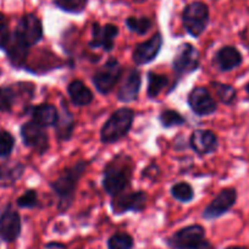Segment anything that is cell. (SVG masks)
I'll return each instance as SVG.
<instances>
[{
	"label": "cell",
	"instance_id": "obj_1",
	"mask_svg": "<svg viewBox=\"0 0 249 249\" xmlns=\"http://www.w3.org/2000/svg\"><path fill=\"white\" fill-rule=\"evenodd\" d=\"M135 165L127 155H117L107 165L103 177V187L110 196L121 195L124 188L130 186Z\"/></svg>",
	"mask_w": 249,
	"mask_h": 249
},
{
	"label": "cell",
	"instance_id": "obj_2",
	"mask_svg": "<svg viewBox=\"0 0 249 249\" xmlns=\"http://www.w3.org/2000/svg\"><path fill=\"white\" fill-rule=\"evenodd\" d=\"M86 167H87L86 162H77L73 166L64 170V172L57 177L56 181L52 183L53 191L59 198L60 212L68 210L70 205L72 204L76 187H77V183L82 177L83 172L86 171Z\"/></svg>",
	"mask_w": 249,
	"mask_h": 249
},
{
	"label": "cell",
	"instance_id": "obj_3",
	"mask_svg": "<svg viewBox=\"0 0 249 249\" xmlns=\"http://www.w3.org/2000/svg\"><path fill=\"white\" fill-rule=\"evenodd\" d=\"M133 116H135L133 111L127 107L116 110L102 127L100 131L102 142L104 144H110L124 138L131 130Z\"/></svg>",
	"mask_w": 249,
	"mask_h": 249
},
{
	"label": "cell",
	"instance_id": "obj_4",
	"mask_svg": "<svg viewBox=\"0 0 249 249\" xmlns=\"http://www.w3.org/2000/svg\"><path fill=\"white\" fill-rule=\"evenodd\" d=\"M172 249H213L205 239V230L200 225H191L175 232L166 241Z\"/></svg>",
	"mask_w": 249,
	"mask_h": 249
},
{
	"label": "cell",
	"instance_id": "obj_5",
	"mask_svg": "<svg viewBox=\"0 0 249 249\" xmlns=\"http://www.w3.org/2000/svg\"><path fill=\"white\" fill-rule=\"evenodd\" d=\"M182 22L191 36L196 38L199 37L209 22V9L200 1L191 3L182 14Z\"/></svg>",
	"mask_w": 249,
	"mask_h": 249
},
{
	"label": "cell",
	"instance_id": "obj_6",
	"mask_svg": "<svg viewBox=\"0 0 249 249\" xmlns=\"http://www.w3.org/2000/svg\"><path fill=\"white\" fill-rule=\"evenodd\" d=\"M121 72V65L116 59L107 60L93 77V83L97 87L98 92L102 94H107L111 92L119 82Z\"/></svg>",
	"mask_w": 249,
	"mask_h": 249
},
{
	"label": "cell",
	"instance_id": "obj_7",
	"mask_svg": "<svg viewBox=\"0 0 249 249\" xmlns=\"http://www.w3.org/2000/svg\"><path fill=\"white\" fill-rule=\"evenodd\" d=\"M15 36L21 43L26 45V47H32V45L37 44L43 37V26L39 18L37 16L28 14V15L23 16L18 23L16 27Z\"/></svg>",
	"mask_w": 249,
	"mask_h": 249
},
{
	"label": "cell",
	"instance_id": "obj_8",
	"mask_svg": "<svg viewBox=\"0 0 249 249\" xmlns=\"http://www.w3.org/2000/svg\"><path fill=\"white\" fill-rule=\"evenodd\" d=\"M199 65V52L190 43L179 45L172 61V68L178 76L196 71Z\"/></svg>",
	"mask_w": 249,
	"mask_h": 249
},
{
	"label": "cell",
	"instance_id": "obj_9",
	"mask_svg": "<svg viewBox=\"0 0 249 249\" xmlns=\"http://www.w3.org/2000/svg\"><path fill=\"white\" fill-rule=\"evenodd\" d=\"M236 190H233V188L222 190L221 192L210 202V204L205 208V210L203 212V217L207 220L217 219V217L224 215L225 213H227L232 207H233V204L236 203Z\"/></svg>",
	"mask_w": 249,
	"mask_h": 249
},
{
	"label": "cell",
	"instance_id": "obj_10",
	"mask_svg": "<svg viewBox=\"0 0 249 249\" xmlns=\"http://www.w3.org/2000/svg\"><path fill=\"white\" fill-rule=\"evenodd\" d=\"M21 137L23 143L27 147L33 148L39 154L47 152L48 147V135L44 131V127L36 124L35 121H30L21 127Z\"/></svg>",
	"mask_w": 249,
	"mask_h": 249
},
{
	"label": "cell",
	"instance_id": "obj_11",
	"mask_svg": "<svg viewBox=\"0 0 249 249\" xmlns=\"http://www.w3.org/2000/svg\"><path fill=\"white\" fill-rule=\"evenodd\" d=\"M188 105L198 116H208L216 110V103L204 87H197L190 93Z\"/></svg>",
	"mask_w": 249,
	"mask_h": 249
},
{
	"label": "cell",
	"instance_id": "obj_12",
	"mask_svg": "<svg viewBox=\"0 0 249 249\" xmlns=\"http://www.w3.org/2000/svg\"><path fill=\"white\" fill-rule=\"evenodd\" d=\"M147 195L144 192H133L128 195L116 196L111 203L114 214H124L127 212H142L147 203Z\"/></svg>",
	"mask_w": 249,
	"mask_h": 249
},
{
	"label": "cell",
	"instance_id": "obj_13",
	"mask_svg": "<svg viewBox=\"0 0 249 249\" xmlns=\"http://www.w3.org/2000/svg\"><path fill=\"white\" fill-rule=\"evenodd\" d=\"M117 35H119L117 26L111 25V23L105 26L94 23L92 28L93 38L89 42V45L92 48H103L105 52H110L114 48V40Z\"/></svg>",
	"mask_w": 249,
	"mask_h": 249
},
{
	"label": "cell",
	"instance_id": "obj_14",
	"mask_svg": "<svg viewBox=\"0 0 249 249\" xmlns=\"http://www.w3.org/2000/svg\"><path fill=\"white\" fill-rule=\"evenodd\" d=\"M21 233V217L15 210L8 209L0 214V237L5 242H14Z\"/></svg>",
	"mask_w": 249,
	"mask_h": 249
},
{
	"label": "cell",
	"instance_id": "obj_15",
	"mask_svg": "<svg viewBox=\"0 0 249 249\" xmlns=\"http://www.w3.org/2000/svg\"><path fill=\"white\" fill-rule=\"evenodd\" d=\"M162 45V37L160 33H157L154 37L148 39L147 42L141 43L133 52V61L137 65H143L148 62L153 61L159 54Z\"/></svg>",
	"mask_w": 249,
	"mask_h": 249
},
{
	"label": "cell",
	"instance_id": "obj_16",
	"mask_svg": "<svg viewBox=\"0 0 249 249\" xmlns=\"http://www.w3.org/2000/svg\"><path fill=\"white\" fill-rule=\"evenodd\" d=\"M191 147L197 154L205 155L215 152L217 148V138L209 130H197L191 136Z\"/></svg>",
	"mask_w": 249,
	"mask_h": 249
},
{
	"label": "cell",
	"instance_id": "obj_17",
	"mask_svg": "<svg viewBox=\"0 0 249 249\" xmlns=\"http://www.w3.org/2000/svg\"><path fill=\"white\" fill-rule=\"evenodd\" d=\"M141 83H142V78H141L140 71L131 70L122 82L119 92H117V98H119L120 102H133L137 98L138 92L141 89Z\"/></svg>",
	"mask_w": 249,
	"mask_h": 249
},
{
	"label": "cell",
	"instance_id": "obj_18",
	"mask_svg": "<svg viewBox=\"0 0 249 249\" xmlns=\"http://www.w3.org/2000/svg\"><path fill=\"white\" fill-rule=\"evenodd\" d=\"M31 116H32V121L44 128L55 126L59 119L56 107L52 104H40L35 107L31 110Z\"/></svg>",
	"mask_w": 249,
	"mask_h": 249
},
{
	"label": "cell",
	"instance_id": "obj_19",
	"mask_svg": "<svg viewBox=\"0 0 249 249\" xmlns=\"http://www.w3.org/2000/svg\"><path fill=\"white\" fill-rule=\"evenodd\" d=\"M242 62V55L234 47L227 45L216 54V64L221 71H231L238 68Z\"/></svg>",
	"mask_w": 249,
	"mask_h": 249
},
{
	"label": "cell",
	"instance_id": "obj_20",
	"mask_svg": "<svg viewBox=\"0 0 249 249\" xmlns=\"http://www.w3.org/2000/svg\"><path fill=\"white\" fill-rule=\"evenodd\" d=\"M71 100L77 107H86L93 102V93L82 81H72L68 87Z\"/></svg>",
	"mask_w": 249,
	"mask_h": 249
},
{
	"label": "cell",
	"instance_id": "obj_21",
	"mask_svg": "<svg viewBox=\"0 0 249 249\" xmlns=\"http://www.w3.org/2000/svg\"><path fill=\"white\" fill-rule=\"evenodd\" d=\"M6 54H8L9 60L16 68H20L23 65L26 57L28 54V47H26L23 43H21L18 38L14 36L6 44Z\"/></svg>",
	"mask_w": 249,
	"mask_h": 249
},
{
	"label": "cell",
	"instance_id": "obj_22",
	"mask_svg": "<svg viewBox=\"0 0 249 249\" xmlns=\"http://www.w3.org/2000/svg\"><path fill=\"white\" fill-rule=\"evenodd\" d=\"M23 166L20 162H3L0 164V186L13 184L21 177Z\"/></svg>",
	"mask_w": 249,
	"mask_h": 249
},
{
	"label": "cell",
	"instance_id": "obj_23",
	"mask_svg": "<svg viewBox=\"0 0 249 249\" xmlns=\"http://www.w3.org/2000/svg\"><path fill=\"white\" fill-rule=\"evenodd\" d=\"M62 115L56 122V135L60 140H69L73 130V119L65 107H62Z\"/></svg>",
	"mask_w": 249,
	"mask_h": 249
},
{
	"label": "cell",
	"instance_id": "obj_24",
	"mask_svg": "<svg viewBox=\"0 0 249 249\" xmlns=\"http://www.w3.org/2000/svg\"><path fill=\"white\" fill-rule=\"evenodd\" d=\"M169 83V78L164 75L149 72L148 73V95L150 98H155L164 89Z\"/></svg>",
	"mask_w": 249,
	"mask_h": 249
},
{
	"label": "cell",
	"instance_id": "obj_25",
	"mask_svg": "<svg viewBox=\"0 0 249 249\" xmlns=\"http://www.w3.org/2000/svg\"><path fill=\"white\" fill-rule=\"evenodd\" d=\"M133 238L128 233L117 232L107 239V249H132Z\"/></svg>",
	"mask_w": 249,
	"mask_h": 249
},
{
	"label": "cell",
	"instance_id": "obj_26",
	"mask_svg": "<svg viewBox=\"0 0 249 249\" xmlns=\"http://www.w3.org/2000/svg\"><path fill=\"white\" fill-rule=\"evenodd\" d=\"M172 197L181 203H188L193 199V188L187 182H178L171 188Z\"/></svg>",
	"mask_w": 249,
	"mask_h": 249
},
{
	"label": "cell",
	"instance_id": "obj_27",
	"mask_svg": "<svg viewBox=\"0 0 249 249\" xmlns=\"http://www.w3.org/2000/svg\"><path fill=\"white\" fill-rule=\"evenodd\" d=\"M126 25H127L128 30L140 36H144L152 28V21L147 18H128L126 20Z\"/></svg>",
	"mask_w": 249,
	"mask_h": 249
},
{
	"label": "cell",
	"instance_id": "obj_28",
	"mask_svg": "<svg viewBox=\"0 0 249 249\" xmlns=\"http://www.w3.org/2000/svg\"><path fill=\"white\" fill-rule=\"evenodd\" d=\"M61 10L71 14H80L86 9L88 0H53Z\"/></svg>",
	"mask_w": 249,
	"mask_h": 249
},
{
	"label": "cell",
	"instance_id": "obj_29",
	"mask_svg": "<svg viewBox=\"0 0 249 249\" xmlns=\"http://www.w3.org/2000/svg\"><path fill=\"white\" fill-rule=\"evenodd\" d=\"M213 88L216 92L217 97L220 98L224 104H231L234 99H236V89L230 85H224V83L219 82H213Z\"/></svg>",
	"mask_w": 249,
	"mask_h": 249
},
{
	"label": "cell",
	"instance_id": "obj_30",
	"mask_svg": "<svg viewBox=\"0 0 249 249\" xmlns=\"http://www.w3.org/2000/svg\"><path fill=\"white\" fill-rule=\"evenodd\" d=\"M160 122L164 127H174L184 124V119L175 110H165L160 114Z\"/></svg>",
	"mask_w": 249,
	"mask_h": 249
},
{
	"label": "cell",
	"instance_id": "obj_31",
	"mask_svg": "<svg viewBox=\"0 0 249 249\" xmlns=\"http://www.w3.org/2000/svg\"><path fill=\"white\" fill-rule=\"evenodd\" d=\"M16 99V93L13 88L4 87L0 88V111H10Z\"/></svg>",
	"mask_w": 249,
	"mask_h": 249
},
{
	"label": "cell",
	"instance_id": "obj_32",
	"mask_svg": "<svg viewBox=\"0 0 249 249\" xmlns=\"http://www.w3.org/2000/svg\"><path fill=\"white\" fill-rule=\"evenodd\" d=\"M15 144L13 136L6 131L0 132V158H6L11 154Z\"/></svg>",
	"mask_w": 249,
	"mask_h": 249
},
{
	"label": "cell",
	"instance_id": "obj_33",
	"mask_svg": "<svg viewBox=\"0 0 249 249\" xmlns=\"http://www.w3.org/2000/svg\"><path fill=\"white\" fill-rule=\"evenodd\" d=\"M18 205L20 208H27V209H32L38 205V196L37 192L33 190L27 191L25 195L21 196L18 199Z\"/></svg>",
	"mask_w": 249,
	"mask_h": 249
},
{
	"label": "cell",
	"instance_id": "obj_34",
	"mask_svg": "<svg viewBox=\"0 0 249 249\" xmlns=\"http://www.w3.org/2000/svg\"><path fill=\"white\" fill-rule=\"evenodd\" d=\"M10 40V31H9L8 21L5 16L0 13V48H5Z\"/></svg>",
	"mask_w": 249,
	"mask_h": 249
},
{
	"label": "cell",
	"instance_id": "obj_35",
	"mask_svg": "<svg viewBox=\"0 0 249 249\" xmlns=\"http://www.w3.org/2000/svg\"><path fill=\"white\" fill-rule=\"evenodd\" d=\"M43 249H68L65 244L59 243V242H49L43 247Z\"/></svg>",
	"mask_w": 249,
	"mask_h": 249
},
{
	"label": "cell",
	"instance_id": "obj_36",
	"mask_svg": "<svg viewBox=\"0 0 249 249\" xmlns=\"http://www.w3.org/2000/svg\"><path fill=\"white\" fill-rule=\"evenodd\" d=\"M227 249H248V248H244V247H229Z\"/></svg>",
	"mask_w": 249,
	"mask_h": 249
},
{
	"label": "cell",
	"instance_id": "obj_37",
	"mask_svg": "<svg viewBox=\"0 0 249 249\" xmlns=\"http://www.w3.org/2000/svg\"><path fill=\"white\" fill-rule=\"evenodd\" d=\"M246 89H247V93H248V94H249V83H248V85H247Z\"/></svg>",
	"mask_w": 249,
	"mask_h": 249
},
{
	"label": "cell",
	"instance_id": "obj_38",
	"mask_svg": "<svg viewBox=\"0 0 249 249\" xmlns=\"http://www.w3.org/2000/svg\"><path fill=\"white\" fill-rule=\"evenodd\" d=\"M135 1H137V3H142V1H144V0H135Z\"/></svg>",
	"mask_w": 249,
	"mask_h": 249
}]
</instances>
